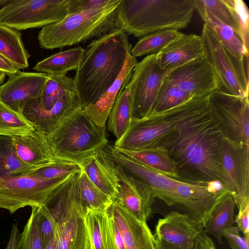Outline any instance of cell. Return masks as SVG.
I'll return each mask as SVG.
<instances>
[{"instance_id":"cell-1","label":"cell","mask_w":249,"mask_h":249,"mask_svg":"<svg viewBox=\"0 0 249 249\" xmlns=\"http://www.w3.org/2000/svg\"><path fill=\"white\" fill-rule=\"evenodd\" d=\"M223 134L212 118L209 108L186 120L153 146L168 152L178 171L179 180L223 184L220 161Z\"/></svg>"},{"instance_id":"cell-2","label":"cell","mask_w":249,"mask_h":249,"mask_svg":"<svg viewBox=\"0 0 249 249\" xmlns=\"http://www.w3.org/2000/svg\"><path fill=\"white\" fill-rule=\"evenodd\" d=\"M131 47L127 35L115 28L87 46L73 78L83 108L95 103L113 83Z\"/></svg>"},{"instance_id":"cell-3","label":"cell","mask_w":249,"mask_h":249,"mask_svg":"<svg viewBox=\"0 0 249 249\" xmlns=\"http://www.w3.org/2000/svg\"><path fill=\"white\" fill-rule=\"evenodd\" d=\"M195 9L192 0H120L114 28L135 37L186 28Z\"/></svg>"},{"instance_id":"cell-4","label":"cell","mask_w":249,"mask_h":249,"mask_svg":"<svg viewBox=\"0 0 249 249\" xmlns=\"http://www.w3.org/2000/svg\"><path fill=\"white\" fill-rule=\"evenodd\" d=\"M78 173L71 175L43 204L55 222L56 249H90L88 212L80 194Z\"/></svg>"},{"instance_id":"cell-5","label":"cell","mask_w":249,"mask_h":249,"mask_svg":"<svg viewBox=\"0 0 249 249\" xmlns=\"http://www.w3.org/2000/svg\"><path fill=\"white\" fill-rule=\"evenodd\" d=\"M46 137L55 161L80 165L108 143L106 126L94 124L82 107L67 116Z\"/></svg>"},{"instance_id":"cell-6","label":"cell","mask_w":249,"mask_h":249,"mask_svg":"<svg viewBox=\"0 0 249 249\" xmlns=\"http://www.w3.org/2000/svg\"><path fill=\"white\" fill-rule=\"evenodd\" d=\"M120 1L113 0L101 8L68 14L61 20L43 27L37 36L41 48L62 49L108 33L114 28Z\"/></svg>"},{"instance_id":"cell-7","label":"cell","mask_w":249,"mask_h":249,"mask_svg":"<svg viewBox=\"0 0 249 249\" xmlns=\"http://www.w3.org/2000/svg\"><path fill=\"white\" fill-rule=\"evenodd\" d=\"M208 108V96L193 97L173 108L133 119L123 136L114 146L124 151H134L151 147L178 126Z\"/></svg>"},{"instance_id":"cell-8","label":"cell","mask_w":249,"mask_h":249,"mask_svg":"<svg viewBox=\"0 0 249 249\" xmlns=\"http://www.w3.org/2000/svg\"><path fill=\"white\" fill-rule=\"evenodd\" d=\"M228 194L219 181L207 183L184 181L173 189L156 194L154 196L188 215L204 228L213 209Z\"/></svg>"},{"instance_id":"cell-9","label":"cell","mask_w":249,"mask_h":249,"mask_svg":"<svg viewBox=\"0 0 249 249\" xmlns=\"http://www.w3.org/2000/svg\"><path fill=\"white\" fill-rule=\"evenodd\" d=\"M200 36L204 53L218 79L219 89L228 94L249 97L248 66L230 54L214 32L205 23Z\"/></svg>"},{"instance_id":"cell-10","label":"cell","mask_w":249,"mask_h":249,"mask_svg":"<svg viewBox=\"0 0 249 249\" xmlns=\"http://www.w3.org/2000/svg\"><path fill=\"white\" fill-rule=\"evenodd\" d=\"M71 176L47 179L26 174L1 178L0 208L13 213L26 206L41 205Z\"/></svg>"},{"instance_id":"cell-11","label":"cell","mask_w":249,"mask_h":249,"mask_svg":"<svg viewBox=\"0 0 249 249\" xmlns=\"http://www.w3.org/2000/svg\"><path fill=\"white\" fill-rule=\"evenodd\" d=\"M67 0H9L0 8V24L17 30L44 27L67 15Z\"/></svg>"},{"instance_id":"cell-12","label":"cell","mask_w":249,"mask_h":249,"mask_svg":"<svg viewBox=\"0 0 249 249\" xmlns=\"http://www.w3.org/2000/svg\"><path fill=\"white\" fill-rule=\"evenodd\" d=\"M209 113L223 137L249 145V97H240L217 89L208 97Z\"/></svg>"},{"instance_id":"cell-13","label":"cell","mask_w":249,"mask_h":249,"mask_svg":"<svg viewBox=\"0 0 249 249\" xmlns=\"http://www.w3.org/2000/svg\"><path fill=\"white\" fill-rule=\"evenodd\" d=\"M249 146L224 137L220 146L222 185L234 198L238 210L249 205Z\"/></svg>"},{"instance_id":"cell-14","label":"cell","mask_w":249,"mask_h":249,"mask_svg":"<svg viewBox=\"0 0 249 249\" xmlns=\"http://www.w3.org/2000/svg\"><path fill=\"white\" fill-rule=\"evenodd\" d=\"M170 71L158 66L156 54L148 55L137 62L127 85L132 106V120L149 115L159 89Z\"/></svg>"},{"instance_id":"cell-15","label":"cell","mask_w":249,"mask_h":249,"mask_svg":"<svg viewBox=\"0 0 249 249\" xmlns=\"http://www.w3.org/2000/svg\"><path fill=\"white\" fill-rule=\"evenodd\" d=\"M164 79L193 97H208L220 89L217 77L204 53L171 70Z\"/></svg>"},{"instance_id":"cell-16","label":"cell","mask_w":249,"mask_h":249,"mask_svg":"<svg viewBox=\"0 0 249 249\" xmlns=\"http://www.w3.org/2000/svg\"><path fill=\"white\" fill-rule=\"evenodd\" d=\"M115 164L120 181L119 194L116 199L137 219L146 222L153 213L152 205L155 197L152 189L126 172L121 166Z\"/></svg>"},{"instance_id":"cell-17","label":"cell","mask_w":249,"mask_h":249,"mask_svg":"<svg viewBox=\"0 0 249 249\" xmlns=\"http://www.w3.org/2000/svg\"><path fill=\"white\" fill-rule=\"evenodd\" d=\"M48 74L20 71L9 77L0 87V100L14 110L22 114L26 104L39 97L47 80Z\"/></svg>"},{"instance_id":"cell-18","label":"cell","mask_w":249,"mask_h":249,"mask_svg":"<svg viewBox=\"0 0 249 249\" xmlns=\"http://www.w3.org/2000/svg\"><path fill=\"white\" fill-rule=\"evenodd\" d=\"M38 98L32 99L26 104L22 114L35 130L46 135L52 133L71 112L82 107L75 92L66 94L49 110L40 107Z\"/></svg>"},{"instance_id":"cell-19","label":"cell","mask_w":249,"mask_h":249,"mask_svg":"<svg viewBox=\"0 0 249 249\" xmlns=\"http://www.w3.org/2000/svg\"><path fill=\"white\" fill-rule=\"evenodd\" d=\"M203 228L190 216L171 211L160 218L155 228V239L172 246L188 248L195 243Z\"/></svg>"},{"instance_id":"cell-20","label":"cell","mask_w":249,"mask_h":249,"mask_svg":"<svg viewBox=\"0 0 249 249\" xmlns=\"http://www.w3.org/2000/svg\"><path fill=\"white\" fill-rule=\"evenodd\" d=\"M123 238L126 249H156L155 238L146 222L133 215L117 199L108 208Z\"/></svg>"},{"instance_id":"cell-21","label":"cell","mask_w":249,"mask_h":249,"mask_svg":"<svg viewBox=\"0 0 249 249\" xmlns=\"http://www.w3.org/2000/svg\"><path fill=\"white\" fill-rule=\"evenodd\" d=\"M108 156L126 172L148 185L154 196L177 187L184 181L172 178L120 152L113 145L105 147ZM155 197V196H154Z\"/></svg>"},{"instance_id":"cell-22","label":"cell","mask_w":249,"mask_h":249,"mask_svg":"<svg viewBox=\"0 0 249 249\" xmlns=\"http://www.w3.org/2000/svg\"><path fill=\"white\" fill-rule=\"evenodd\" d=\"M90 180L102 192L115 200L118 198L120 181L116 164L105 147L99 150L81 165Z\"/></svg>"},{"instance_id":"cell-23","label":"cell","mask_w":249,"mask_h":249,"mask_svg":"<svg viewBox=\"0 0 249 249\" xmlns=\"http://www.w3.org/2000/svg\"><path fill=\"white\" fill-rule=\"evenodd\" d=\"M204 53L200 36L183 34L156 54L158 66L170 71L184 65Z\"/></svg>"},{"instance_id":"cell-24","label":"cell","mask_w":249,"mask_h":249,"mask_svg":"<svg viewBox=\"0 0 249 249\" xmlns=\"http://www.w3.org/2000/svg\"><path fill=\"white\" fill-rule=\"evenodd\" d=\"M137 63L136 57L129 53L113 83L95 103L83 108L86 115L98 126H106L107 117L115 100L121 89L129 83Z\"/></svg>"},{"instance_id":"cell-25","label":"cell","mask_w":249,"mask_h":249,"mask_svg":"<svg viewBox=\"0 0 249 249\" xmlns=\"http://www.w3.org/2000/svg\"><path fill=\"white\" fill-rule=\"evenodd\" d=\"M19 159L36 169L55 163L46 135L36 130L31 135L12 137Z\"/></svg>"},{"instance_id":"cell-26","label":"cell","mask_w":249,"mask_h":249,"mask_svg":"<svg viewBox=\"0 0 249 249\" xmlns=\"http://www.w3.org/2000/svg\"><path fill=\"white\" fill-rule=\"evenodd\" d=\"M108 208L93 210L87 213L86 222L90 249H116Z\"/></svg>"},{"instance_id":"cell-27","label":"cell","mask_w":249,"mask_h":249,"mask_svg":"<svg viewBox=\"0 0 249 249\" xmlns=\"http://www.w3.org/2000/svg\"><path fill=\"white\" fill-rule=\"evenodd\" d=\"M205 24L215 33L221 43L238 62H248L249 52L245 49L241 39L230 26L223 23L208 12H199Z\"/></svg>"},{"instance_id":"cell-28","label":"cell","mask_w":249,"mask_h":249,"mask_svg":"<svg viewBox=\"0 0 249 249\" xmlns=\"http://www.w3.org/2000/svg\"><path fill=\"white\" fill-rule=\"evenodd\" d=\"M18 30L0 24V54L20 69L29 67L31 55Z\"/></svg>"},{"instance_id":"cell-29","label":"cell","mask_w":249,"mask_h":249,"mask_svg":"<svg viewBox=\"0 0 249 249\" xmlns=\"http://www.w3.org/2000/svg\"><path fill=\"white\" fill-rule=\"evenodd\" d=\"M84 53L85 49L81 47L70 49L45 58L33 69L48 75H66L69 71L77 70Z\"/></svg>"},{"instance_id":"cell-30","label":"cell","mask_w":249,"mask_h":249,"mask_svg":"<svg viewBox=\"0 0 249 249\" xmlns=\"http://www.w3.org/2000/svg\"><path fill=\"white\" fill-rule=\"evenodd\" d=\"M118 150L126 156L168 177L179 180L177 168L167 151L162 147L153 146L134 151Z\"/></svg>"},{"instance_id":"cell-31","label":"cell","mask_w":249,"mask_h":249,"mask_svg":"<svg viewBox=\"0 0 249 249\" xmlns=\"http://www.w3.org/2000/svg\"><path fill=\"white\" fill-rule=\"evenodd\" d=\"M235 201L230 194L222 198L214 207L206 221L203 230L222 243L224 231L232 226Z\"/></svg>"},{"instance_id":"cell-32","label":"cell","mask_w":249,"mask_h":249,"mask_svg":"<svg viewBox=\"0 0 249 249\" xmlns=\"http://www.w3.org/2000/svg\"><path fill=\"white\" fill-rule=\"evenodd\" d=\"M127 85L119 92L107 121L108 130L117 139L124 134L132 119V106Z\"/></svg>"},{"instance_id":"cell-33","label":"cell","mask_w":249,"mask_h":249,"mask_svg":"<svg viewBox=\"0 0 249 249\" xmlns=\"http://www.w3.org/2000/svg\"><path fill=\"white\" fill-rule=\"evenodd\" d=\"M73 92H75L73 78L66 75L48 74L42 93L38 98L39 104L44 109L49 110L64 96Z\"/></svg>"},{"instance_id":"cell-34","label":"cell","mask_w":249,"mask_h":249,"mask_svg":"<svg viewBox=\"0 0 249 249\" xmlns=\"http://www.w3.org/2000/svg\"><path fill=\"white\" fill-rule=\"evenodd\" d=\"M36 170L23 162L17 155L12 137L0 136V178L28 174Z\"/></svg>"},{"instance_id":"cell-35","label":"cell","mask_w":249,"mask_h":249,"mask_svg":"<svg viewBox=\"0 0 249 249\" xmlns=\"http://www.w3.org/2000/svg\"><path fill=\"white\" fill-rule=\"evenodd\" d=\"M184 34L176 30H164L156 32L142 37L131 49L134 57L145 54H157L172 41Z\"/></svg>"},{"instance_id":"cell-36","label":"cell","mask_w":249,"mask_h":249,"mask_svg":"<svg viewBox=\"0 0 249 249\" xmlns=\"http://www.w3.org/2000/svg\"><path fill=\"white\" fill-rule=\"evenodd\" d=\"M35 130L22 114L12 109L0 100V136H27Z\"/></svg>"},{"instance_id":"cell-37","label":"cell","mask_w":249,"mask_h":249,"mask_svg":"<svg viewBox=\"0 0 249 249\" xmlns=\"http://www.w3.org/2000/svg\"><path fill=\"white\" fill-rule=\"evenodd\" d=\"M78 183L81 199L88 213L107 209L114 200L97 187L83 169L78 173Z\"/></svg>"},{"instance_id":"cell-38","label":"cell","mask_w":249,"mask_h":249,"mask_svg":"<svg viewBox=\"0 0 249 249\" xmlns=\"http://www.w3.org/2000/svg\"><path fill=\"white\" fill-rule=\"evenodd\" d=\"M198 13L208 12L223 23L231 27L241 40V32L233 11L226 0H192Z\"/></svg>"},{"instance_id":"cell-39","label":"cell","mask_w":249,"mask_h":249,"mask_svg":"<svg viewBox=\"0 0 249 249\" xmlns=\"http://www.w3.org/2000/svg\"><path fill=\"white\" fill-rule=\"evenodd\" d=\"M192 97L193 96L190 94L164 79L159 89L149 115L158 113L173 108Z\"/></svg>"},{"instance_id":"cell-40","label":"cell","mask_w":249,"mask_h":249,"mask_svg":"<svg viewBox=\"0 0 249 249\" xmlns=\"http://www.w3.org/2000/svg\"><path fill=\"white\" fill-rule=\"evenodd\" d=\"M37 207H32V213L19 234L16 249H44L38 225Z\"/></svg>"},{"instance_id":"cell-41","label":"cell","mask_w":249,"mask_h":249,"mask_svg":"<svg viewBox=\"0 0 249 249\" xmlns=\"http://www.w3.org/2000/svg\"><path fill=\"white\" fill-rule=\"evenodd\" d=\"M81 165L71 162L57 161L55 163L35 170L27 174L47 179L70 177L81 171Z\"/></svg>"},{"instance_id":"cell-42","label":"cell","mask_w":249,"mask_h":249,"mask_svg":"<svg viewBox=\"0 0 249 249\" xmlns=\"http://www.w3.org/2000/svg\"><path fill=\"white\" fill-rule=\"evenodd\" d=\"M231 7L240 28L242 42L249 52V12L246 3L243 0H227Z\"/></svg>"},{"instance_id":"cell-43","label":"cell","mask_w":249,"mask_h":249,"mask_svg":"<svg viewBox=\"0 0 249 249\" xmlns=\"http://www.w3.org/2000/svg\"><path fill=\"white\" fill-rule=\"evenodd\" d=\"M37 213L39 230L44 248L54 235L55 222L44 204L37 206Z\"/></svg>"},{"instance_id":"cell-44","label":"cell","mask_w":249,"mask_h":249,"mask_svg":"<svg viewBox=\"0 0 249 249\" xmlns=\"http://www.w3.org/2000/svg\"><path fill=\"white\" fill-rule=\"evenodd\" d=\"M113 0H67V15L101 8L110 4Z\"/></svg>"},{"instance_id":"cell-45","label":"cell","mask_w":249,"mask_h":249,"mask_svg":"<svg viewBox=\"0 0 249 249\" xmlns=\"http://www.w3.org/2000/svg\"><path fill=\"white\" fill-rule=\"evenodd\" d=\"M223 236L227 240L231 249H249V238L241 236L236 226L226 229Z\"/></svg>"},{"instance_id":"cell-46","label":"cell","mask_w":249,"mask_h":249,"mask_svg":"<svg viewBox=\"0 0 249 249\" xmlns=\"http://www.w3.org/2000/svg\"><path fill=\"white\" fill-rule=\"evenodd\" d=\"M207 235L204 231L197 236L194 245L188 248L176 247L155 239L156 249H205V240Z\"/></svg>"},{"instance_id":"cell-47","label":"cell","mask_w":249,"mask_h":249,"mask_svg":"<svg viewBox=\"0 0 249 249\" xmlns=\"http://www.w3.org/2000/svg\"><path fill=\"white\" fill-rule=\"evenodd\" d=\"M249 205L242 210H239L235 217L234 221L237 227L244 235V237L249 238Z\"/></svg>"},{"instance_id":"cell-48","label":"cell","mask_w":249,"mask_h":249,"mask_svg":"<svg viewBox=\"0 0 249 249\" xmlns=\"http://www.w3.org/2000/svg\"><path fill=\"white\" fill-rule=\"evenodd\" d=\"M0 71L9 77L18 72L19 69L0 54Z\"/></svg>"},{"instance_id":"cell-49","label":"cell","mask_w":249,"mask_h":249,"mask_svg":"<svg viewBox=\"0 0 249 249\" xmlns=\"http://www.w3.org/2000/svg\"><path fill=\"white\" fill-rule=\"evenodd\" d=\"M109 214L111 219L113 234L116 249H126L124 243L121 232L117 225H116L112 216L110 213Z\"/></svg>"},{"instance_id":"cell-50","label":"cell","mask_w":249,"mask_h":249,"mask_svg":"<svg viewBox=\"0 0 249 249\" xmlns=\"http://www.w3.org/2000/svg\"><path fill=\"white\" fill-rule=\"evenodd\" d=\"M19 233L16 224H13L6 248L5 249H16Z\"/></svg>"},{"instance_id":"cell-51","label":"cell","mask_w":249,"mask_h":249,"mask_svg":"<svg viewBox=\"0 0 249 249\" xmlns=\"http://www.w3.org/2000/svg\"><path fill=\"white\" fill-rule=\"evenodd\" d=\"M205 249H216L213 240L208 234L206 237Z\"/></svg>"},{"instance_id":"cell-52","label":"cell","mask_w":249,"mask_h":249,"mask_svg":"<svg viewBox=\"0 0 249 249\" xmlns=\"http://www.w3.org/2000/svg\"><path fill=\"white\" fill-rule=\"evenodd\" d=\"M43 249H56V239L55 234Z\"/></svg>"},{"instance_id":"cell-53","label":"cell","mask_w":249,"mask_h":249,"mask_svg":"<svg viewBox=\"0 0 249 249\" xmlns=\"http://www.w3.org/2000/svg\"><path fill=\"white\" fill-rule=\"evenodd\" d=\"M6 74L0 71V87L3 84Z\"/></svg>"},{"instance_id":"cell-54","label":"cell","mask_w":249,"mask_h":249,"mask_svg":"<svg viewBox=\"0 0 249 249\" xmlns=\"http://www.w3.org/2000/svg\"><path fill=\"white\" fill-rule=\"evenodd\" d=\"M9 0H0V7H1L4 5L6 3H7Z\"/></svg>"}]
</instances>
